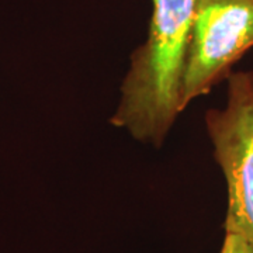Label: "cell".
<instances>
[{"mask_svg":"<svg viewBox=\"0 0 253 253\" xmlns=\"http://www.w3.org/2000/svg\"><path fill=\"white\" fill-rule=\"evenodd\" d=\"M197 0H152L144 44L134 49L110 124L159 148L184 107L183 87Z\"/></svg>","mask_w":253,"mask_h":253,"instance_id":"6da1fadb","label":"cell"},{"mask_svg":"<svg viewBox=\"0 0 253 253\" xmlns=\"http://www.w3.org/2000/svg\"><path fill=\"white\" fill-rule=\"evenodd\" d=\"M206 128L226 183L224 232L253 248V72L228 76L225 107L208 110Z\"/></svg>","mask_w":253,"mask_h":253,"instance_id":"7a4b0ae2","label":"cell"},{"mask_svg":"<svg viewBox=\"0 0 253 253\" xmlns=\"http://www.w3.org/2000/svg\"><path fill=\"white\" fill-rule=\"evenodd\" d=\"M251 48L253 0H197L184 73V107L228 79Z\"/></svg>","mask_w":253,"mask_h":253,"instance_id":"3957f363","label":"cell"},{"mask_svg":"<svg viewBox=\"0 0 253 253\" xmlns=\"http://www.w3.org/2000/svg\"><path fill=\"white\" fill-rule=\"evenodd\" d=\"M218 253H253V248L242 236L236 234H225Z\"/></svg>","mask_w":253,"mask_h":253,"instance_id":"277c9868","label":"cell"}]
</instances>
